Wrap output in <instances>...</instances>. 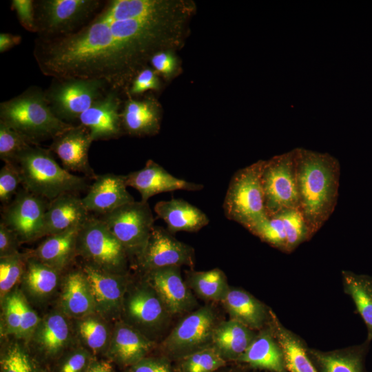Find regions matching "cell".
Listing matches in <instances>:
<instances>
[{
	"mask_svg": "<svg viewBox=\"0 0 372 372\" xmlns=\"http://www.w3.org/2000/svg\"><path fill=\"white\" fill-rule=\"evenodd\" d=\"M299 210L311 233L329 220L338 198L340 165L328 153L296 148Z\"/></svg>",
	"mask_w": 372,
	"mask_h": 372,
	"instance_id": "6da1fadb",
	"label": "cell"
},
{
	"mask_svg": "<svg viewBox=\"0 0 372 372\" xmlns=\"http://www.w3.org/2000/svg\"><path fill=\"white\" fill-rule=\"evenodd\" d=\"M0 121L16 130L30 143L56 136L73 125L62 121L52 112L45 91L37 86L0 103Z\"/></svg>",
	"mask_w": 372,
	"mask_h": 372,
	"instance_id": "7a4b0ae2",
	"label": "cell"
},
{
	"mask_svg": "<svg viewBox=\"0 0 372 372\" xmlns=\"http://www.w3.org/2000/svg\"><path fill=\"white\" fill-rule=\"evenodd\" d=\"M15 165L23 187L48 201L63 194H76L87 188L86 178L61 167L50 149L32 145L19 156Z\"/></svg>",
	"mask_w": 372,
	"mask_h": 372,
	"instance_id": "3957f363",
	"label": "cell"
},
{
	"mask_svg": "<svg viewBox=\"0 0 372 372\" xmlns=\"http://www.w3.org/2000/svg\"><path fill=\"white\" fill-rule=\"evenodd\" d=\"M265 161L238 169L231 177L223 202L225 217L247 229L267 218L262 173Z\"/></svg>",
	"mask_w": 372,
	"mask_h": 372,
	"instance_id": "277c9868",
	"label": "cell"
},
{
	"mask_svg": "<svg viewBox=\"0 0 372 372\" xmlns=\"http://www.w3.org/2000/svg\"><path fill=\"white\" fill-rule=\"evenodd\" d=\"M97 0L34 1L37 32L40 38H55L74 32L99 11Z\"/></svg>",
	"mask_w": 372,
	"mask_h": 372,
	"instance_id": "5b68a950",
	"label": "cell"
},
{
	"mask_svg": "<svg viewBox=\"0 0 372 372\" xmlns=\"http://www.w3.org/2000/svg\"><path fill=\"white\" fill-rule=\"evenodd\" d=\"M110 90L101 80L61 78L53 79L45 94L53 114L72 124Z\"/></svg>",
	"mask_w": 372,
	"mask_h": 372,
	"instance_id": "8992f818",
	"label": "cell"
},
{
	"mask_svg": "<svg viewBox=\"0 0 372 372\" xmlns=\"http://www.w3.org/2000/svg\"><path fill=\"white\" fill-rule=\"evenodd\" d=\"M100 218L122 245L127 256L138 260L154 226L148 203L134 200L102 215Z\"/></svg>",
	"mask_w": 372,
	"mask_h": 372,
	"instance_id": "52a82bcc",
	"label": "cell"
},
{
	"mask_svg": "<svg viewBox=\"0 0 372 372\" xmlns=\"http://www.w3.org/2000/svg\"><path fill=\"white\" fill-rule=\"evenodd\" d=\"M76 253L87 260V264L117 273H122L128 256L105 223L93 216H89L81 227Z\"/></svg>",
	"mask_w": 372,
	"mask_h": 372,
	"instance_id": "ba28073f",
	"label": "cell"
},
{
	"mask_svg": "<svg viewBox=\"0 0 372 372\" xmlns=\"http://www.w3.org/2000/svg\"><path fill=\"white\" fill-rule=\"evenodd\" d=\"M262 183L267 216L298 209L299 196L294 150L265 161Z\"/></svg>",
	"mask_w": 372,
	"mask_h": 372,
	"instance_id": "9c48e42d",
	"label": "cell"
},
{
	"mask_svg": "<svg viewBox=\"0 0 372 372\" xmlns=\"http://www.w3.org/2000/svg\"><path fill=\"white\" fill-rule=\"evenodd\" d=\"M247 229L262 242L285 253H291L314 236L299 209L267 216Z\"/></svg>",
	"mask_w": 372,
	"mask_h": 372,
	"instance_id": "30bf717a",
	"label": "cell"
},
{
	"mask_svg": "<svg viewBox=\"0 0 372 372\" xmlns=\"http://www.w3.org/2000/svg\"><path fill=\"white\" fill-rule=\"evenodd\" d=\"M48 204L45 198L23 187L5 206L1 222L17 234L21 242L37 240L43 237Z\"/></svg>",
	"mask_w": 372,
	"mask_h": 372,
	"instance_id": "8fae6325",
	"label": "cell"
},
{
	"mask_svg": "<svg viewBox=\"0 0 372 372\" xmlns=\"http://www.w3.org/2000/svg\"><path fill=\"white\" fill-rule=\"evenodd\" d=\"M217 325L211 306H204L184 317L163 341V347L172 353L185 355L211 346L212 335Z\"/></svg>",
	"mask_w": 372,
	"mask_h": 372,
	"instance_id": "7c38bea8",
	"label": "cell"
},
{
	"mask_svg": "<svg viewBox=\"0 0 372 372\" xmlns=\"http://www.w3.org/2000/svg\"><path fill=\"white\" fill-rule=\"evenodd\" d=\"M137 262L145 271L173 266L193 267L194 251L191 246L174 238L167 229L154 226Z\"/></svg>",
	"mask_w": 372,
	"mask_h": 372,
	"instance_id": "4fadbf2b",
	"label": "cell"
},
{
	"mask_svg": "<svg viewBox=\"0 0 372 372\" xmlns=\"http://www.w3.org/2000/svg\"><path fill=\"white\" fill-rule=\"evenodd\" d=\"M82 270L93 295L96 312L101 317L118 313L123 307L127 277L123 273L110 272L87 263Z\"/></svg>",
	"mask_w": 372,
	"mask_h": 372,
	"instance_id": "5bb4252c",
	"label": "cell"
},
{
	"mask_svg": "<svg viewBox=\"0 0 372 372\" xmlns=\"http://www.w3.org/2000/svg\"><path fill=\"white\" fill-rule=\"evenodd\" d=\"M93 139L85 126L72 125L54 138L50 150L56 154L65 169L77 172L94 180L97 175L90 165L88 152Z\"/></svg>",
	"mask_w": 372,
	"mask_h": 372,
	"instance_id": "9a60e30c",
	"label": "cell"
},
{
	"mask_svg": "<svg viewBox=\"0 0 372 372\" xmlns=\"http://www.w3.org/2000/svg\"><path fill=\"white\" fill-rule=\"evenodd\" d=\"M146 272V283L159 296L169 314L189 311L196 300L182 278L180 267H167Z\"/></svg>",
	"mask_w": 372,
	"mask_h": 372,
	"instance_id": "2e32d148",
	"label": "cell"
},
{
	"mask_svg": "<svg viewBox=\"0 0 372 372\" xmlns=\"http://www.w3.org/2000/svg\"><path fill=\"white\" fill-rule=\"evenodd\" d=\"M127 187L136 189L141 194V201L156 194L177 190L200 191L202 184L189 182L176 178L152 160H148L144 167L125 175Z\"/></svg>",
	"mask_w": 372,
	"mask_h": 372,
	"instance_id": "e0dca14e",
	"label": "cell"
},
{
	"mask_svg": "<svg viewBox=\"0 0 372 372\" xmlns=\"http://www.w3.org/2000/svg\"><path fill=\"white\" fill-rule=\"evenodd\" d=\"M119 107L117 90L111 89L80 116L79 123L89 130L93 141L117 138L123 131Z\"/></svg>",
	"mask_w": 372,
	"mask_h": 372,
	"instance_id": "ac0fdd59",
	"label": "cell"
},
{
	"mask_svg": "<svg viewBox=\"0 0 372 372\" xmlns=\"http://www.w3.org/2000/svg\"><path fill=\"white\" fill-rule=\"evenodd\" d=\"M82 201L87 210L102 215L134 201L127 190L125 175H97Z\"/></svg>",
	"mask_w": 372,
	"mask_h": 372,
	"instance_id": "d6986e66",
	"label": "cell"
},
{
	"mask_svg": "<svg viewBox=\"0 0 372 372\" xmlns=\"http://www.w3.org/2000/svg\"><path fill=\"white\" fill-rule=\"evenodd\" d=\"M82 198L75 193L63 194L49 201L43 236L81 227L90 216Z\"/></svg>",
	"mask_w": 372,
	"mask_h": 372,
	"instance_id": "ffe728a7",
	"label": "cell"
},
{
	"mask_svg": "<svg viewBox=\"0 0 372 372\" xmlns=\"http://www.w3.org/2000/svg\"><path fill=\"white\" fill-rule=\"evenodd\" d=\"M123 307L132 322L146 329L161 326L169 314L159 296L148 285L134 289L124 300Z\"/></svg>",
	"mask_w": 372,
	"mask_h": 372,
	"instance_id": "44dd1931",
	"label": "cell"
},
{
	"mask_svg": "<svg viewBox=\"0 0 372 372\" xmlns=\"http://www.w3.org/2000/svg\"><path fill=\"white\" fill-rule=\"evenodd\" d=\"M370 342L331 351L308 347V353L318 372H366L365 358Z\"/></svg>",
	"mask_w": 372,
	"mask_h": 372,
	"instance_id": "7402d4cb",
	"label": "cell"
},
{
	"mask_svg": "<svg viewBox=\"0 0 372 372\" xmlns=\"http://www.w3.org/2000/svg\"><path fill=\"white\" fill-rule=\"evenodd\" d=\"M268 324L279 344L287 372H318L307 351L304 341L285 327L270 309Z\"/></svg>",
	"mask_w": 372,
	"mask_h": 372,
	"instance_id": "603a6c76",
	"label": "cell"
},
{
	"mask_svg": "<svg viewBox=\"0 0 372 372\" xmlns=\"http://www.w3.org/2000/svg\"><path fill=\"white\" fill-rule=\"evenodd\" d=\"M154 209L172 234L178 231L196 232L209 223L203 211L180 198L159 201Z\"/></svg>",
	"mask_w": 372,
	"mask_h": 372,
	"instance_id": "cb8c5ba5",
	"label": "cell"
},
{
	"mask_svg": "<svg viewBox=\"0 0 372 372\" xmlns=\"http://www.w3.org/2000/svg\"><path fill=\"white\" fill-rule=\"evenodd\" d=\"M269 372H287L281 348L267 324L236 360Z\"/></svg>",
	"mask_w": 372,
	"mask_h": 372,
	"instance_id": "d4e9b609",
	"label": "cell"
},
{
	"mask_svg": "<svg viewBox=\"0 0 372 372\" xmlns=\"http://www.w3.org/2000/svg\"><path fill=\"white\" fill-rule=\"evenodd\" d=\"M222 302L230 319L237 320L252 330L260 331L268 324L270 309L242 289L230 287Z\"/></svg>",
	"mask_w": 372,
	"mask_h": 372,
	"instance_id": "484cf974",
	"label": "cell"
},
{
	"mask_svg": "<svg viewBox=\"0 0 372 372\" xmlns=\"http://www.w3.org/2000/svg\"><path fill=\"white\" fill-rule=\"evenodd\" d=\"M110 353L118 362L135 364L143 359L152 342L134 327L118 322L110 340Z\"/></svg>",
	"mask_w": 372,
	"mask_h": 372,
	"instance_id": "4316f807",
	"label": "cell"
},
{
	"mask_svg": "<svg viewBox=\"0 0 372 372\" xmlns=\"http://www.w3.org/2000/svg\"><path fill=\"white\" fill-rule=\"evenodd\" d=\"M81 227L48 236L30 254L61 271L70 263L74 256L77 255L76 243Z\"/></svg>",
	"mask_w": 372,
	"mask_h": 372,
	"instance_id": "83f0119b",
	"label": "cell"
},
{
	"mask_svg": "<svg viewBox=\"0 0 372 372\" xmlns=\"http://www.w3.org/2000/svg\"><path fill=\"white\" fill-rule=\"evenodd\" d=\"M61 304L64 313L73 318L80 319L96 313L93 295L82 269L65 276Z\"/></svg>",
	"mask_w": 372,
	"mask_h": 372,
	"instance_id": "f1b7e54d",
	"label": "cell"
},
{
	"mask_svg": "<svg viewBox=\"0 0 372 372\" xmlns=\"http://www.w3.org/2000/svg\"><path fill=\"white\" fill-rule=\"evenodd\" d=\"M256 335V331L229 319L217 324L213 332L211 345L224 359L237 360Z\"/></svg>",
	"mask_w": 372,
	"mask_h": 372,
	"instance_id": "f546056e",
	"label": "cell"
},
{
	"mask_svg": "<svg viewBox=\"0 0 372 372\" xmlns=\"http://www.w3.org/2000/svg\"><path fill=\"white\" fill-rule=\"evenodd\" d=\"M40 319L19 291L10 293L3 299L5 331L19 338L32 336Z\"/></svg>",
	"mask_w": 372,
	"mask_h": 372,
	"instance_id": "4dcf8cb0",
	"label": "cell"
},
{
	"mask_svg": "<svg viewBox=\"0 0 372 372\" xmlns=\"http://www.w3.org/2000/svg\"><path fill=\"white\" fill-rule=\"evenodd\" d=\"M121 114L123 131L130 135H153L159 130V111L153 100L130 99Z\"/></svg>",
	"mask_w": 372,
	"mask_h": 372,
	"instance_id": "1f68e13d",
	"label": "cell"
},
{
	"mask_svg": "<svg viewBox=\"0 0 372 372\" xmlns=\"http://www.w3.org/2000/svg\"><path fill=\"white\" fill-rule=\"evenodd\" d=\"M70 335V329L66 318L59 312H54L40 320L32 338L41 353L52 357L67 347Z\"/></svg>",
	"mask_w": 372,
	"mask_h": 372,
	"instance_id": "d6a6232c",
	"label": "cell"
},
{
	"mask_svg": "<svg viewBox=\"0 0 372 372\" xmlns=\"http://www.w3.org/2000/svg\"><path fill=\"white\" fill-rule=\"evenodd\" d=\"M344 293L353 300L358 313L367 329L366 340H372V276L357 274L350 271H342Z\"/></svg>",
	"mask_w": 372,
	"mask_h": 372,
	"instance_id": "836d02e7",
	"label": "cell"
},
{
	"mask_svg": "<svg viewBox=\"0 0 372 372\" xmlns=\"http://www.w3.org/2000/svg\"><path fill=\"white\" fill-rule=\"evenodd\" d=\"M60 272L28 254L22 279L28 293L42 299L54 291Z\"/></svg>",
	"mask_w": 372,
	"mask_h": 372,
	"instance_id": "e575fe53",
	"label": "cell"
},
{
	"mask_svg": "<svg viewBox=\"0 0 372 372\" xmlns=\"http://www.w3.org/2000/svg\"><path fill=\"white\" fill-rule=\"evenodd\" d=\"M103 8L116 19L167 17L171 9L168 1L162 0H111Z\"/></svg>",
	"mask_w": 372,
	"mask_h": 372,
	"instance_id": "d590c367",
	"label": "cell"
},
{
	"mask_svg": "<svg viewBox=\"0 0 372 372\" xmlns=\"http://www.w3.org/2000/svg\"><path fill=\"white\" fill-rule=\"evenodd\" d=\"M187 282L200 297L221 302L230 288L225 274L218 268L205 271H189Z\"/></svg>",
	"mask_w": 372,
	"mask_h": 372,
	"instance_id": "8d00e7d4",
	"label": "cell"
},
{
	"mask_svg": "<svg viewBox=\"0 0 372 372\" xmlns=\"http://www.w3.org/2000/svg\"><path fill=\"white\" fill-rule=\"evenodd\" d=\"M77 331L85 344L94 353H98L107 345L109 330L101 317L94 313L80 318Z\"/></svg>",
	"mask_w": 372,
	"mask_h": 372,
	"instance_id": "74e56055",
	"label": "cell"
},
{
	"mask_svg": "<svg viewBox=\"0 0 372 372\" xmlns=\"http://www.w3.org/2000/svg\"><path fill=\"white\" fill-rule=\"evenodd\" d=\"M28 254L0 258V293L3 300L23 278Z\"/></svg>",
	"mask_w": 372,
	"mask_h": 372,
	"instance_id": "f35d334b",
	"label": "cell"
},
{
	"mask_svg": "<svg viewBox=\"0 0 372 372\" xmlns=\"http://www.w3.org/2000/svg\"><path fill=\"white\" fill-rule=\"evenodd\" d=\"M225 360L211 345L184 356L185 372H214L225 365Z\"/></svg>",
	"mask_w": 372,
	"mask_h": 372,
	"instance_id": "ab89813d",
	"label": "cell"
},
{
	"mask_svg": "<svg viewBox=\"0 0 372 372\" xmlns=\"http://www.w3.org/2000/svg\"><path fill=\"white\" fill-rule=\"evenodd\" d=\"M30 145L16 130L0 121V158L5 163L15 165L19 156Z\"/></svg>",
	"mask_w": 372,
	"mask_h": 372,
	"instance_id": "60d3db41",
	"label": "cell"
},
{
	"mask_svg": "<svg viewBox=\"0 0 372 372\" xmlns=\"http://www.w3.org/2000/svg\"><path fill=\"white\" fill-rule=\"evenodd\" d=\"M21 178L16 165L6 163L0 171V201L8 205L13 195L17 193Z\"/></svg>",
	"mask_w": 372,
	"mask_h": 372,
	"instance_id": "b9f144b4",
	"label": "cell"
},
{
	"mask_svg": "<svg viewBox=\"0 0 372 372\" xmlns=\"http://www.w3.org/2000/svg\"><path fill=\"white\" fill-rule=\"evenodd\" d=\"M1 372H34L27 353L18 345L9 348L1 359Z\"/></svg>",
	"mask_w": 372,
	"mask_h": 372,
	"instance_id": "7bdbcfd3",
	"label": "cell"
},
{
	"mask_svg": "<svg viewBox=\"0 0 372 372\" xmlns=\"http://www.w3.org/2000/svg\"><path fill=\"white\" fill-rule=\"evenodd\" d=\"M11 9L16 12L18 20L23 28L31 32H37L34 1L12 0Z\"/></svg>",
	"mask_w": 372,
	"mask_h": 372,
	"instance_id": "ee69618b",
	"label": "cell"
},
{
	"mask_svg": "<svg viewBox=\"0 0 372 372\" xmlns=\"http://www.w3.org/2000/svg\"><path fill=\"white\" fill-rule=\"evenodd\" d=\"M158 87L159 81L156 72L154 69L145 68L134 76L129 93L140 94L148 90H157Z\"/></svg>",
	"mask_w": 372,
	"mask_h": 372,
	"instance_id": "f6af8a7d",
	"label": "cell"
},
{
	"mask_svg": "<svg viewBox=\"0 0 372 372\" xmlns=\"http://www.w3.org/2000/svg\"><path fill=\"white\" fill-rule=\"evenodd\" d=\"M90 353L84 349H79L68 355L61 364L59 372H84L89 366Z\"/></svg>",
	"mask_w": 372,
	"mask_h": 372,
	"instance_id": "bcb514c9",
	"label": "cell"
},
{
	"mask_svg": "<svg viewBox=\"0 0 372 372\" xmlns=\"http://www.w3.org/2000/svg\"><path fill=\"white\" fill-rule=\"evenodd\" d=\"M21 240L17 234L3 222L0 223V258L19 253Z\"/></svg>",
	"mask_w": 372,
	"mask_h": 372,
	"instance_id": "7dc6e473",
	"label": "cell"
},
{
	"mask_svg": "<svg viewBox=\"0 0 372 372\" xmlns=\"http://www.w3.org/2000/svg\"><path fill=\"white\" fill-rule=\"evenodd\" d=\"M150 63L156 72L165 76L172 74L176 65L174 56L165 51L155 52L150 59Z\"/></svg>",
	"mask_w": 372,
	"mask_h": 372,
	"instance_id": "c3c4849f",
	"label": "cell"
},
{
	"mask_svg": "<svg viewBox=\"0 0 372 372\" xmlns=\"http://www.w3.org/2000/svg\"><path fill=\"white\" fill-rule=\"evenodd\" d=\"M130 372H171L167 364L163 362L142 359L134 364Z\"/></svg>",
	"mask_w": 372,
	"mask_h": 372,
	"instance_id": "681fc988",
	"label": "cell"
},
{
	"mask_svg": "<svg viewBox=\"0 0 372 372\" xmlns=\"http://www.w3.org/2000/svg\"><path fill=\"white\" fill-rule=\"evenodd\" d=\"M21 41L20 35L10 33L0 34V52L3 53L19 45Z\"/></svg>",
	"mask_w": 372,
	"mask_h": 372,
	"instance_id": "f907efd6",
	"label": "cell"
},
{
	"mask_svg": "<svg viewBox=\"0 0 372 372\" xmlns=\"http://www.w3.org/2000/svg\"><path fill=\"white\" fill-rule=\"evenodd\" d=\"M84 372H112V367L108 362L101 360L90 364Z\"/></svg>",
	"mask_w": 372,
	"mask_h": 372,
	"instance_id": "816d5d0a",
	"label": "cell"
}]
</instances>
